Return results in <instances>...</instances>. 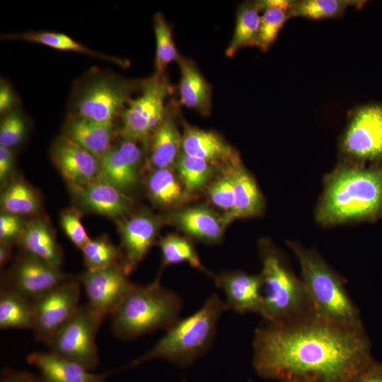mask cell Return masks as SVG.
Wrapping results in <instances>:
<instances>
[{"instance_id":"obj_1","label":"cell","mask_w":382,"mask_h":382,"mask_svg":"<svg viewBox=\"0 0 382 382\" xmlns=\"http://www.w3.org/2000/svg\"><path fill=\"white\" fill-rule=\"evenodd\" d=\"M253 365L262 377L356 382L374 361L364 328H347L317 315L294 322H264L255 331Z\"/></svg>"},{"instance_id":"obj_2","label":"cell","mask_w":382,"mask_h":382,"mask_svg":"<svg viewBox=\"0 0 382 382\" xmlns=\"http://www.w3.org/2000/svg\"><path fill=\"white\" fill-rule=\"evenodd\" d=\"M323 224L382 218V161L338 167L326 179L316 215Z\"/></svg>"},{"instance_id":"obj_3","label":"cell","mask_w":382,"mask_h":382,"mask_svg":"<svg viewBox=\"0 0 382 382\" xmlns=\"http://www.w3.org/2000/svg\"><path fill=\"white\" fill-rule=\"evenodd\" d=\"M227 310L225 301L216 293L212 294L199 309L180 318L150 350L124 369L134 368L154 359L166 360L180 366L190 365L209 349L219 320Z\"/></svg>"},{"instance_id":"obj_4","label":"cell","mask_w":382,"mask_h":382,"mask_svg":"<svg viewBox=\"0 0 382 382\" xmlns=\"http://www.w3.org/2000/svg\"><path fill=\"white\" fill-rule=\"evenodd\" d=\"M160 274L147 285L135 284L110 316L111 329L118 338L130 340L156 330H166L180 319L183 301L161 286Z\"/></svg>"},{"instance_id":"obj_5","label":"cell","mask_w":382,"mask_h":382,"mask_svg":"<svg viewBox=\"0 0 382 382\" xmlns=\"http://www.w3.org/2000/svg\"><path fill=\"white\" fill-rule=\"evenodd\" d=\"M264 322L281 324L317 315L301 279L270 243L260 247Z\"/></svg>"},{"instance_id":"obj_6","label":"cell","mask_w":382,"mask_h":382,"mask_svg":"<svg viewBox=\"0 0 382 382\" xmlns=\"http://www.w3.org/2000/svg\"><path fill=\"white\" fill-rule=\"evenodd\" d=\"M289 245L299 262L301 279L317 316L344 327H364L342 279L316 251L295 243Z\"/></svg>"},{"instance_id":"obj_7","label":"cell","mask_w":382,"mask_h":382,"mask_svg":"<svg viewBox=\"0 0 382 382\" xmlns=\"http://www.w3.org/2000/svg\"><path fill=\"white\" fill-rule=\"evenodd\" d=\"M105 318L87 303L52 335L47 345L50 351L88 370L99 364L96 335Z\"/></svg>"},{"instance_id":"obj_8","label":"cell","mask_w":382,"mask_h":382,"mask_svg":"<svg viewBox=\"0 0 382 382\" xmlns=\"http://www.w3.org/2000/svg\"><path fill=\"white\" fill-rule=\"evenodd\" d=\"M171 91L164 74L156 73L141 84V93L131 99L122 114L124 139L147 143L166 117L165 101Z\"/></svg>"},{"instance_id":"obj_9","label":"cell","mask_w":382,"mask_h":382,"mask_svg":"<svg viewBox=\"0 0 382 382\" xmlns=\"http://www.w3.org/2000/svg\"><path fill=\"white\" fill-rule=\"evenodd\" d=\"M353 163L382 161V103H369L353 110L340 142Z\"/></svg>"},{"instance_id":"obj_10","label":"cell","mask_w":382,"mask_h":382,"mask_svg":"<svg viewBox=\"0 0 382 382\" xmlns=\"http://www.w3.org/2000/svg\"><path fill=\"white\" fill-rule=\"evenodd\" d=\"M135 83L111 75L98 76L79 93L77 116L100 122L113 123L114 118L131 100Z\"/></svg>"},{"instance_id":"obj_11","label":"cell","mask_w":382,"mask_h":382,"mask_svg":"<svg viewBox=\"0 0 382 382\" xmlns=\"http://www.w3.org/2000/svg\"><path fill=\"white\" fill-rule=\"evenodd\" d=\"M81 284L69 279L33 301L37 341L48 343L55 332L79 308Z\"/></svg>"},{"instance_id":"obj_12","label":"cell","mask_w":382,"mask_h":382,"mask_svg":"<svg viewBox=\"0 0 382 382\" xmlns=\"http://www.w3.org/2000/svg\"><path fill=\"white\" fill-rule=\"evenodd\" d=\"M69 279L59 269L24 251L4 275L1 288L33 301Z\"/></svg>"},{"instance_id":"obj_13","label":"cell","mask_w":382,"mask_h":382,"mask_svg":"<svg viewBox=\"0 0 382 382\" xmlns=\"http://www.w3.org/2000/svg\"><path fill=\"white\" fill-rule=\"evenodd\" d=\"M127 275L120 262L101 270H86L78 281L85 290L87 304L105 318L113 313L134 286Z\"/></svg>"},{"instance_id":"obj_14","label":"cell","mask_w":382,"mask_h":382,"mask_svg":"<svg viewBox=\"0 0 382 382\" xmlns=\"http://www.w3.org/2000/svg\"><path fill=\"white\" fill-rule=\"evenodd\" d=\"M158 219L147 211H141L127 219L120 221L122 264L129 274L149 252L158 232Z\"/></svg>"},{"instance_id":"obj_15","label":"cell","mask_w":382,"mask_h":382,"mask_svg":"<svg viewBox=\"0 0 382 382\" xmlns=\"http://www.w3.org/2000/svg\"><path fill=\"white\" fill-rule=\"evenodd\" d=\"M52 156L60 173L73 190L100 175L99 159L65 135L54 143Z\"/></svg>"},{"instance_id":"obj_16","label":"cell","mask_w":382,"mask_h":382,"mask_svg":"<svg viewBox=\"0 0 382 382\" xmlns=\"http://www.w3.org/2000/svg\"><path fill=\"white\" fill-rule=\"evenodd\" d=\"M216 286L225 295L228 309L244 314L263 311L262 278L241 271L224 272L214 277Z\"/></svg>"},{"instance_id":"obj_17","label":"cell","mask_w":382,"mask_h":382,"mask_svg":"<svg viewBox=\"0 0 382 382\" xmlns=\"http://www.w3.org/2000/svg\"><path fill=\"white\" fill-rule=\"evenodd\" d=\"M142 154L137 143L124 139L99 158L100 175L122 192L133 190L139 180Z\"/></svg>"},{"instance_id":"obj_18","label":"cell","mask_w":382,"mask_h":382,"mask_svg":"<svg viewBox=\"0 0 382 382\" xmlns=\"http://www.w3.org/2000/svg\"><path fill=\"white\" fill-rule=\"evenodd\" d=\"M74 190L79 204L86 211L112 219H124L131 211L132 202L127 195L101 175Z\"/></svg>"},{"instance_id":"obj_19","label":"cell","mask_w":382,"mask_h":382,"mask_svg":"<svg viewBox=\"0 0 382 382\" xmlns=\"http://www.w3.org/2000/svg\"><path fill=\"white\" fill-rule=\"evenodd\" d=\"M27 362L39 371L41 382H105L110 372L93 374L83 366L52 352H33Z\"/></svg>"},{"instance_id":"obj_20","label":"cell","mask_w":382,"mask_h":382,"mask_svg":"<svg viewBox=\"0 0 382 382\" xmlns=\"http://www.w3.org/2000/svg\"><path fill=\"white\" fill-rule=\"evenodd\" d=\"M181 151L213 165L233 163L238 156L218 134L190 125L184 127Z\"/></svg>"},{"instance_id":"obj_21","label":"cell","mask_w":382,"mask_h":382,"mask_svg":"<svg viewBox=\"0 0 382 382\" xmlns=\"http://www.w3.org/2000/svg\"><path fill=\"white\" fill-rule=\"evenodd\" d=\"M235 202L233 209L221 217L224 227L236 219L259 214L264 205L262 195L253 178L241 166L240 160L232 164Z\"/></svg>"},{"instance_id":"obj_22","label":"cell","mask_w":382,"mask_h":382,"mask_svg":"<svg viewBox=\"0 0 382 382\" xmlns=\"http://www.w3.org/2000/svg\"><path fill=\"white\" fill-rule=\"evenodd\" d=\"M170 221L190 236L207 243H218L224 226L221 217L203 207H194L172 212Z\"/></svg>"},{"instance_id":"obj_23","label":"cell","mask_w":382,"mask_h":382,"mask_svg":"<svg viewBox=\"0 0 382 382\" xmlns=\"http://www.w3.org/2000/svg\"><path fill=\"white\" fill-rule=\"evenodd\" d=\"M65 136L99 159L112 148L113 123L76 116L68 122Z\"/></svg>"},{"instance_id":"obj_24","label":"cell","mask_w":382,"mask_h":382,"mask_svg":"<svg viewBox=\"0 0 382 382\" xmlns=\"http://www.w3.org/2000/svg\"><path fill=\"white\" fill-rule=\"evenodd\" d=\"M180 79L179 94L180 103L188 108L208 115L211 111L212 88L195 64L180 57Z\"/></svg>"},{"instance_id":"obj_25","label":"cell","mask_w":382,"mask_h":382,"mask_svg":"<svg viewBox=\"0 0 382 382\" xmlns=\"http://www.w3.org/2000/svg\"><path fill=\"white\" fill-rule=\"evenodd\" d=\"M18 241L24 251L60 268L62 262L61 249L52 231L43 221L38 219L27 224Z\"/></svg>"},{"instance_id":"obj_26","label":"cell","mask_w":382,"mask_h":382,"mask_svg":"<svg viewBox=\"0 0 382 382\" xmlns=\"http://www.w3.org/2000/svg\"><path fill=\"white\" fill-rule=\"evenodd\" d=\"M151 163L156 169L170 168L182 149V135L172 115L166 117L153 134Z\"/></svg>"},{"instance_id":"obj_27","label":"cell","mask_w":382,"mask_h":382,"mask_svg":"<svg viewBox=\"0 0 382 382\" xmlns=\"http://www.w3.org/2000/svg\"><path fill=\"white\" fill-rule=\"evenodd\" d=\"M33 301L13 291L1 288V329H33Z\"/></svg>"},{"instance_id":"obj_28","label":"cell","mask_w":382,"mask_h":382,"mask_svg":"<svg viewBox=\"0 0 382 382\" xmlns=\"http://www.w3.org/2000/svg\"><path fill=\"white\" fill-rule=\"evenodd\" d=\"M260 9L255 2H246L238 8L233 35L226 50V55L232 57L240 49L255 47L259 32Z\"/></svg>"},{"instance_id":"obj_29","label":"cell","mask_w":382,"mask_h":382,"mask_svg":"<svg viewBox=\"0 0 382 382\" xmlns=\"http://www.w3.org/2000/svg\"><path fill=\"white\" fill-rule=\"evenodd\" d=\"M4 38L39 43L53 49L83 53L121 65L124 64L122 60L95 52L74 40L69 35L61 33L41 31L14 33L4 35Z\"/></svg>"},{"instance_id":"obj_30","label":"cell","mask_w":382,"mask_h":382,"mask_svg":"<svg viewBox=\"0 0 382 382\" xmlns=\"http://www.w3.org/2000/svg\"><path fill=\"white\" fill-rule=\"evenodd\" d=\"M147 185L152 201L162 207L178 204L187 195L170 168L155 169L148 179Z\"/></svg>"},{"instance_id":"obj_31","label":"cell","mask_w":382,"mask_h":382,"mask_svg":"<svg viewBox=\"0 0 382 382\" xmlns=\"http://www.w3.org/2000/svg\"><path fill=\"white\" fill-rule=\"evenodd\" d=\"M3 213L18 216L31 215L40 208V199L37 192L28 183L17 180L10 183L1 195Z\"/></svg>"},{"instance_id":"obj_32","label":"cell","mask_w":382,"mask_h":382,"mask_svg":"<svg viewBox=\"0 0 382 382\" xmlns=\"http://www.w3.org/2000/svg\"><path fill=\"white\" fill-rule=\"evenodd\" d=\"M366 1L350 0H301L294 1L289 10V16L312 20L341 17L349 6L362 8Z\"/></svg>"},{"instance_id":"obj_33","label":"cell","mask_w":382,"mask_h":382,"mask_svg":"<svg viewBox=\"0 0 382 382\" xmlns=\"http://www.w3.org/2000/svg\"><path fill=\"white\" fill-rule=\"evenodd\" d=\"M176 169L181 183L190 194L205 186L213 174L214 165L181 151L176 161Z\"/></svg>"},{"instance_id":"obj_34","label":"cell","mask_w":382,"mask_h":382,"mask_svg":"<svg viewBox=\"0 0 382 382\" xmlns=\"http://www.w3.org/2000/svg\"><path fill=\"white\" fill-rule=\"evenodd\" d=\"M162 255V266L187 262L190 266L207 272L193 245L184 238L167 235L158 241Z\"/></svg>"},{"instance_id":"obj_35","label":"cell","mask_w":382,"mask_h":382,"mask_svg":"<svg viewBox=\"0 0 382 382\" xmlns=\"http://www.w3.org/2000/svg\"><path fill=\"white\" fill-rule=\"evenodd\" d=\"M154 33L156 37V73L164 74L166 67L173 62L178 60V53L170 25L163 16L156 13L154 16Z\"/></svg>"},{"instance_id":"obj_36","label":"cell","mask_w":382,"mask_h":382,"mask_svg":"<svg viewBox=\"0 0 382 382\" xmlns=\"http://www.w3.org/2000/svg\"><path fill=\"white\" fill-rule=\"evenodd\" d=\"M81 251L88 270H101L121 262V252L104 236L91 239Z\"/></svg>"},{"instance_id":"obj_37","label":"cell","mask_w":382,"mask_h":382,"mask_svg":"<svg viewBox=\"0 0 382 382\" xmlns=\"http://www.w3.org/2000/svg\"><path fill=\"white\" fill-rule=\"evenodd\" d=\"M289 18V11L279 8L264 10L260 17L255 47L266 52L275 42L284 23Z\"/></svg>"},{"instance_id":"obj_38","label":"cell","mask_w":382,"mask_h":382,"mask_svg":"<svg viewBox=\"0 0 382 382\" xmlns=\"http://www.w3.org/2000/svg\"><path fill=\"white\" fill-rule=\"evenodd\" d=\"M26 124L21 112L13 109L4 115L0 123V146L11 149L23 139Z\"/></svg>"},{"instance_id":"obj_39","label":"cell","mask_w":382,"mask_h":382,"mask_svg":"<svg viewBox=\"0 0 382 382\" xmlns=\"http://www.w3.org/2000/svg\"><path fill=\"white\" fill-rule=\"evenodd\" d=\"M233 163L228 165L226 173L215 180L209 186L208 191L212 203L225 210L226 213L233 209L235 202L234 180L231 167Z\"/></svg>"},{"instance_id":"obj_40","label":"cell","mask_w":382,"mask_h":382,"mask_svg":"<svg viewBox=\"0 0 382 382\" xmlns=\"http://www.w3.org/2000/svg\"><path fill=\"white\" fill-rule=\"evenodd\" d=\"M81 214L75 209H69L62 212L61 226L69 239L79 249L91 240L81 220Z\"/></svg>"},{"instance_id":"obj_41","label":"cell","mask_w":382,"mask_h":382,"mask_svg":"<svg viewBox=\"0 0 382 382\" xmlns=\"http://www.w3.org/2000/svg\"><path fill=\"white\" fill-rule=\"evenodd\" d=\"M26 226L21 216L2 212L0 216L1 243L11 244L12 241L19 240Z\"/></svg>"},{"instance_id":"obj_42","label":"cell","mask_w":382,"mask_h":382,"mask_svg":"<svg viewBox=\"0 0 382 382\" xmlns=\"http://www.w3.org/2000/svg\"><path fill=\"white\" fill-rule=\"evenodd\" d=\"M14 164V156L11 149L0 146V181L4 184L11 174Z\"/></svg>"},{"instance_id":"obj_43","label":"cell","mask_w":382,"mask_h":382,"mask_svg":"<svg viewBox=\"0 0 382 382\" xmlns=\"http://www.w3.org/2000/svg\"><path fill=\"white\" fill-rule=\"evenodd\" d=\"M17 99L12 89L5 82L0 86V112L5 115L14 109Z\"/></svg>"},{"instance_id":"obj_44","label":"cell","mask_w":382,"mask_h":382,"mask_svg":"<svg viewBox=\"0 0 382 382\" xmlns=\"http://www.w3.org/2000/svg\"><path fill=\"white\" fill-rule=\"evenodd\" d=\"M0 382H41L39 377L28 371L4 369Z\"/></svg>"},{"instance_id":"obj_45","label":"cell","mask_w":382,"mask_h":382,"mask_svg":"<svg viewBox=\"0 0 382 382\" xmlns=\"http://www.w3.org/2000/svg\"><path fill=\"white\" fill-rule=\"evenodd\" d=\"M356 382H382V363L374 361Z\"/></svg>"},{"instance_id":"obj_46","label":"cell","mask_w":382,"mask_h":382,"mask_svg":"<svg viewBox=\"0 0 382 382\" xmlns=\"http://www.w3.org/2000/svg\"><path fill=\"white\" fill-rule=\"evenodd\" d=\"M294 3V1L291 0H262L257 1L260 11H262L270 8H279L289 11Z\"/></svg>"},{"instance_id":"obj_47","label":"cell","mask_w":382,"mask_h":382,"mask_svg":"<svg viewBox=\"0 0 382 382\" xmlns=\"http://www.w3.org/2000/svg\"><path fill=\"white\" fill-rule=\"evenodd\" d=\"M11 255V244L1 243L0 245V265L4 266L9 260Z\"/></svg>"},{"instance_id":"obj_48","label":"cell","mask_w":382,"mask_h":382,"mask_svg":"<svg viewBox=\"0 0 382 382\" xmlns=\"http://www.w3.org/2000/svg\"><path fill=\"white\" fill-rule=\"evenodd\" d=\"M284 382H314V381L306 380V379H301V378H291Z\"/></svg>"},{"instance_id":"obj_49","label":"cell","mask_w":382,"mask_h":382,"mask_svg":"<svg viewBox=\"0 0 382 382\" xmlns=\"http://www.w3.org/2000/svg\"><path fill=\"white\" fill-rule=\"evenodd\" d=\"M181 382H186V381H181Z\"/></svg>"}]
</instances>
